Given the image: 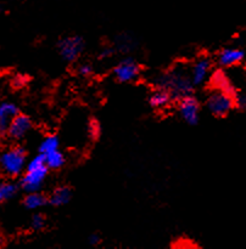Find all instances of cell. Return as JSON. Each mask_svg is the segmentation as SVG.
<instances>
[{
    "label": "cell",
    "mask_w": 246,
    "mask_h": 249,
    "mask_svg": "<svg viewBox=\"0 0 246 249\" xmlns=\"http://www.w3.org/2000/svg\"><path fill=\"white\" fill-rule=\"evenodd\" d=\"M112 53H114V50H112V49H110V48H105L104 50H102L101 53H100L99 58H100V60H106V58H110V57H111Z\"/></svg>",
    "instance_id": "cell-24"
},
{
    "label": "cell",
    "mask_w": 246,
    "mask_h": 249,
    "mask_svg": "<svg viewBox=\"0 0 246 249\" xmlns=\"http://www.w3.org/2000/svg\"><path fill=\"white\" fill-rule=\"evenodd\" d=\"M57 50L66 62H75L84 50V40L79 36H67L57 41Z\"/></svg>",
    "instance_id": "cell-5"
},
{
    "label": "cell",
    "mask_w": 246,
    "mask_h": 249,
    "mask_svg": "<svg viewBox=\"0 0 246 249\" xmlns=\"http://www.w3.org/2000/svg\"><path fill=\"white\" fill-rule=\"evenodd\" d=\"M48 203V197L45 195L40 194L39 191L36 192H29L27 194V196L24 197L23 204L27 209H31V211H34V209H39L41 207H44Z\"/></svg>",
    "instance_id": "cell-15"
},
{
    "label": "cell",
    "mask_w": 246,
    "mask_h": 249,
    "mask_svg": "<svg viewBox=\"0 0 246 249\" xmlns=\"http://www.w3.org/2000/svg\"><path fill=\"white\" fill-rule=\"evenodd\" d=\"M58 146H60V141H58L57 136L49 135L41 141L40 146H39V153L46 155V153L51 152V151L58 150Z\"/></svg>",
    "instance_id": "cell-17"
},
{
    "label": "cell",
    "mask_w": 246,
    "mask_h": 249,
    "mask_svg": "<svg viewBox=\"0 0 246 249\" xmlns=\"http://www.w3.org/2000/svg\"><path fill=\"white\" fill-rule=\"evenodd\" d=\"M100 242H101V240H100V237L97 235H92L89 237V243L92 246H97L100 245Z\"/></svg>",
    "instance_id": "cell-26"
},
{
    "label": "cell",
    "mask_w": 246,
    "mask_h": 249,
    "mask_svg": "<svg viewBox=\"0 0 246 249\" xmlns=\"http://www.w3.org/2000/svg\"><path fill=\"white\" fill-rule=\"evenodd\" d=\"M157 88L167 90L172 100L179 101L183 97L192 94L194 85L190 79L189 70L183 63H178L167 72L158 75L156 79Z\"/></svg>",
    "instance_id": "cell-1"
},
{
    "label": "cell",
    "mask_w": 246,
    "mask_h": 249,
    "mask_svg": "<svg viewBox=\"0 0 246 249\" xmlns=\"http://www.w3.org/2000/svg\"><path fill=\"white\" fill-rule=\"evenodd\" d=\"M178 111H179L183 121L189 124V125H196L199 123L200 104L199 100L192 94L179 100Z\"/></svg>",
    "instance_id": "cell-6"
},
{
    "label": "cell",
    "mask_w": 246,
    "mask_h": 249,
    "mask_svg": "<svg viewBox=\"0 0 246 249\" xmlns=\"http://www.w3.org/2000/svg\"><path fill=\"white\" fill-rule=\"evenodd\" d=\"M71 197H72V191H71L70 187H56L53 191V194L50 195V197L48 198V203H50L54 207L65 206V204H67L71 201Z\"/></svg>",
    "instance_id": "cell-13"
},
{
    "label": "cell",
    "mask_w": 246,
    "mask_h": 249,
    "mask_svg": "<svg viewBox=\"0 0 246 249\" xmlns=\"http://www.w3.org/2000/svg\"><path fill=\"white\" fill-rule=\"evenodd\" d=\"M209 113L214 117H226L234 108V100L230 94L218 89H212L206 100Z\"/></svg>",
    "instance_id": "cell-4"
},
{
    "label": "cell",
    "mask_w": 246,
    "mask_h": 249,
    "mask_svg": "<svg viewBox=\"0 0 246 249\" xmlns=\"http://www.w3.org/2000/svg\"><path fill=\"white\" fill-rule=\"evenodd\" d=\"M26 82H27L26 78L22 77V75H17V77L14 79V85L15 87L19 88V87H22V85L26 84Z\"/></svg>",
    "instance_id": "cell-25"
},
{
    "label": "cell",
    "mask_w": 246,
    "mask_h": 249,
    "mask_svg": "<svg viewBox=\"0 0 246 249\" xmlns=\"http://www.w3.org/2000/svg\"><path fill=\"white\" fill-rule=\"evenodd\" d=\"M17 192V185L14 182H2L0 184V203L12 198Z\"/></svg>",
    "instance_id": "cell-18"
},
{
    "label": "cell",
    "mask_w": 246,
    "mask_h": 249,
    "mask_svg": "<svg viewBox=\"0 0 246 249\" xmlns=\"http://www.w3.org/2000/svg\"><path fill=\"white\" fill-rule=\"evenodd\" d=\"M140 66L135 62V60L128 57L122 60L114 68V75L119 83H131L140 75Z\"/></svg>",
    "instance_id": "cell-8"
},
{
    "label": "cell",
    "mask_w": 246,
    "mask_h": 249,
    "mask_svg": "<svg viewBox=\"0 0 246 249\" xmlns=\"http://www.w3.org/2000/svg\"><path fill=\"white\" fill-rule=\"evenodd\" d=\"M212 70V61L207 56H200L189 68L190 79L194 87H200L208 79Z\"/></svg>",
    "instance_id": "cell-7"
},
{
    "label": "cell",
    "mask_w": 246,
    "mask_h": 249,
    "mask_svg": "<svg viewBox=\"0 0 246 249\" xmlns=\"http://www.w3.org/2000/svg\"><path fill=\"white\" fill-rule=\"evenodd\" d=\"M77 72L80 77H89L93 74V66L89 63H82L78 66Z\"/></svg>",
    "instance_id": "cell-22"
},
{
    "label": "cell",
    "mask_w": 246,
    "mask_h": 249,
    "mask_svg": "<svg viewBox=\"0 0 246 249\" xmlns=\"http://www.w3.org/2000/svg\"><path fill=\"white\" fill-rule=\"evenodd\" d=\"M170 101H173V100L170 97V92L167 90L162 89V88H157L149 97V102H150L151 107L156 109L166 108L170 104Z\"/></svg>",
    "instance_id": "cell-14"
},
{
    "label": "cell",
    "mask_w": 246,
    "mask_h": 249,
    "mask_svg": "<svg viewBox=\"0 0 246 249\" xmlns=\"http://www.w3.org/2000/svg\"><path fill=\"white\" fill-rule=\"evenodd\" d=\"M173 248H195V246L188 240H179L173 243Z\"/></svg>",
    "instance_id": "cell-23"
},
{
    "label": "cell",
    "mask_w": 246,
    "mask_h": 249,
    "mask_svg": "<svg viewBox=\"0 0 246 249\" xmlns=\"http://www.w3.org/2000/svg\"><path fill=\"white\" fill-rule=\"evenodd\" d=\"M26 160L24 148L15 146L0 155V169L9 177H17L26 168Z\"/></svg>",
    "instance_id": "cell-3"
},
{
    "label": "cell",
    "mask_w": 246,
    "mask_h": 249,
    "mask_svg": "<svg viewBox=\"0 0 246 249\" xmlns=\"http://www.w3.org/2000/svg\"><path fill=\"white\" fill-rule=\"evenodd\" d=\"M234 100V107L239 109H244L246 106V97L243 92L240 91H236V94L233 96Z\"/></svg>",
    "instance_id": "cell-21"
},
{
    "label": "cell",
    "mask_w": 246,
    "mask_h": 249,
    "mask_svg": "<svg viewBox=\"0 0 246 249\" xmlns=\"http://www.w3.org/2000/svg\"><path fill=\"white\" fill-rule=\"evenodd\" d=\"M24 169H26V173H24L21 182H19L22 190L26 194L39 191L43 186L49 172L43 153H39L36 157L32 158L26 164Z\"/></svg>",
    "instance_id": "cell-2"
},
{
    "label": "cell",
    "mask_w": 246,
    "mask_h": 249,
    "mask_svg": "<svg viewBox=\"0 0 246 249\" xmlns=\"http://www.w3.org/2000/svg\"><path fill=\"white\" fill-rule=\"evenodd\" d=\"M88 130H89L90 138H92L93 140H96L100 136V134H101V128H100L99 122H97L96 119H92V121L89 122V128H88Z\"/></svg>",
    "instance_id": "cell-20"
},
{
    "label": "cell",
    "mask_w": 246,
    "mask_h": 249,
    "mask_svg": "<svg viewBox=\"0 0 246 249\" xmlns=\"http://www.w3.org/2000/svg\"><path fill=\"white\" fill-rule=\"evenodd\" d=\"M244 50L240 48H226L219 51L217 62L221 67L230 68L240 65L244 61Z\"/></svg>",
    "instance_id": "cell-10"
},
{
    "label": "cell",
    "mask_w": 246,
    "mask_h": 249,
    "mask_svg": "<svg viewBox=\"0 0 246 249\" xmlns=\"http://www.w3.org/2000/svg\"><path fill=\"white\" fill-rule=\"evenodd\" d=\"M32 129V121L27 114H16L7 126L6 135L14 140H22Z\"/></svg>",
    "instance_id": "cell-9"
},
{
    "label": "cell",
    "mask_w": 246,
    "mask_h": 249,
    "mask_svg": "<svg viewBox=\"0 0 246 249\" xmlns=\"http://www.w3.org/2000/svg\"><path fill=\"white\" fill-rule=\"evenodd\" d=\"M44 158H45V164L48 169H60L65 164L66 160L63 153L58 150L46 153V155H44Z\"/></svg>",
    "instance_id": "cell-16"
},
{
    "label": "cell",
    "mask_w": 246,
    "mask_h": 249,
    "mask_svg": "<svg viewBox=\"0 0 246 249\" xmlns=\"http://www.w3.org/2000/svg\"><path fill=\"white\" fill-rule=\"evenodd\" d=\"M19 113V107L14 102L6 101L0 104V135H6V130L10 122Z\"/></svg>",
    "instance_id": "cell-12"
},
{
    "label": "cell",
    "mask_w": 246,
    "mask_h": 249,
    "mask_svg": "<svg viewBox=\"0 0 246 249\" xmlns=\"http://www.w3.org/2000/svg\"><path fill=\"white\" fill-rule=\"evenodd\" d=\"M209 78V85H211L212 89H218L222 90V91H226L228 94H230L231 96L236 94V88L234 87L231 80L229 79L228 75L226 74V72H223L222 70L214 71L211 74Z\"/></svg>",
    "instance_id": "cell-11"
},
{
    "label": "cell",
    "mask_w": 246,
    "mask_h": 249,
    "mask_svg": "<svg viewBox=\"0 0 246 249\" xmlns=\"http://www.w3.org/2000/svg\"><path fill=\"white\" fill-rule=\"evenodd\" d=\"M45 224H46V219L43 214L38 213V214H34L32 216V220H31V228L33 229L34 231H40L45 228Z\"/></svg>",
    "instance_id": "cell-19"
}]
</instances>
